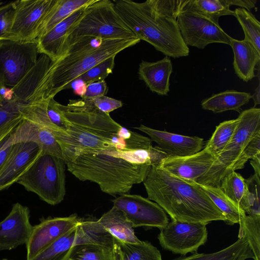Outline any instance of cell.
<instances>
[{"label": "cell", "instance_id": "cell-34", "mask_svg": "<svg viewBox=\"0 0 260 260\" xmlns=\"http://www.w3.org/2000/svg\"><path fill=\"white\" fill-rule=\"evenodd\" d=\"M118 243L121 260H162L159 250L147 241L139 244Z\"/></svg>", "mask_w": 260, "mask_h": 260}, {"label": "cell", "instance_id": "cell-42", "mask_svg": "<svg viewBox=\"0 0 260 260\" xmlns=\"http://www.w3.org/2000/svg\"><path fill=\"white\" fill-rule=\"evenodd\" d=\"M260 155V132L252 138L246 146L239 161V170L244 167L246 162Z\"/></svg>", "mask_w": 260, "mask_h": 260}, {"label": "cell", "instance_id": "cell-45", "mask_svg": "<svg viewBox=\"0 0 260 260\" xmlns=\"http://www.w3.org/2000/svg\"><path fill=\"white\" fill-rule=\"evenodd\" d=\"M13 145L10 135L0 143V169L7 159Z\"/></svg>", "mask_w": 260, "mask_h": 260}, {"label": "cell", "instance_id": "cell-23", "mask_svg": "<svg viewBox=\"0 0 260 260\" xmlns=\"http://www.w3.org/2000/svg\"><path fill=\"white\" fill-rule=\"evenodd\" d=\"M173 71L172 61L166 56L153 62L142 61L139 64V78L150 90L158 95H167L170 91V78Z\"/></svg>", "mask_w": 260, "mask_h": 260}, {"label": "cell", "instance_id": "cell-35", "mask_svg": "<svg viewBox=\"0 0 260 260\" xmlns=\"http://www.w3.org/2000/svg\"><path fill=\"white\" fill-rule=\"evenodd\" d=\"M239 122L235 119L226 120L216 127L211 137L204 147L215 156L219 154L230 142Z\"/></svg>", "mask_w": 260, "mask_h": 260}, {"label": "cell", "instance_id": "cell-46", "mask_svg": "<svg viewBox=\"0 0 260 260\" xmlns=\"http://www.w3.org/2000/svg\"><path fill=\"white\" fill-rule=\"evenodd\" d=\"M22 119L21 117H19L0 128V143L11 134Z\"/></svg>", "mask_w": 260, "mask_h": 260}, {"label": "cell", "instance_id": "cell-10", "mask_svg": "<svg viewBox=\"0 0 260 260\" xmlns=\"http://www.w3.org/2000/svg\"><path fill=\"white\" fill-rule=\"evenodd\" d=\"M115 239L96 220L81 219L80 223L30 260H64L71 248L82 243L113 242Z\"/></svg>", "mask_w": 260, "mask_h": 260}, {"label": "cell", "instance_id": "cell-9", "mask_svg": "<svg viewBox=\"0 0 260 260\" xmlns=\"http://www.w3.org/2000/svg\"><path fill=\"white\" fill-rule=\"evenodd\" d=\"M38 54L36 40L0 41V88L17 85L36 65Z\"/></svg>", "mask_w": 260, "mask_h": 260}, {"label": "cell", "instance_id": "cell-24", "mask_svg": "<svg viewBox=\"0 0 260 260\" xmlns=\"http://www.w3.org/2000/svg\"><path fill=\"white\" fill-rule=\"evenodd\" d=\"M219 188L248 215H260V205L255 202L245 179L240 174L232 171L225 175Z\"/></svg>", "mask_w": 260, "mask_h": 260}, {"label": "cell", "instance_id": "cell-32", "mask_svg": "<svg viewBox=\"0 0 260 260\" xmlns=\"http://www.w3.org/2000/svg\"><path fill=\"white\" fill-rule=\"evenodd\" d=\"M226 0H184L180 12H190L216 20L221 16H234Z\"/></svg>", "mask_w": 260, "mask_h": 260}, {"label": "cell", "instance_id": "cell-36", "mask_svg": "<svg viewBox=\"0 0 260 260\" xmlns=\"http://www.w3.org/2000/svg\"><path fill=\"white\" fill-rule=\"evenodd\" d=\"M234 16L242 26L244 33V40L249 42L260 53V23L250 11L241 8H236Z\"/></svg>", "mask_w": 260, "mask_h": 260}, {"label": "cell", "instance_id": "cell-13", "mask_svg": "<svg viewBox=\"0 0 260 260\" xmlns=\"http://www.w3.org/2000/svg\"><path fill=\"white\" fill-rule=\"evenodd\" d=\"M113 206L122 211L134 228H165L169 218L155 202L137 194H123L112 200Z\"/></svg>", "mask_w": 260, "mask_h": 260}, {"label": "cell", "instance_id": "cell-8", "mask_svg": "<svg viewBox=\"0 0 260 260\" xmlns=\"http://www.w3.org/2000/svg\"><path fill=\"white\" fill-rule=\"evenodd\" d=\"M59 143L66 164L78 155L96 150H130L128 138L117 133L99 132L83 128L70 123L66 132L54 135Z\"/></svg>", "mask_w": 260, "mask_h": 260}, {"label": "cell", "instance_id": "cell-33", "mask_svg": "<svg viewBox=\"0 0 260 260\" xmlns=\"http://www.w3.org/2000/svg\"><path fill=\"white\" fill-rule=\"evenodd\" d=\"M10 89L11 93L4 96L0 103V128L21 117L19 105L26 103L29 97L28 93L21 85L17 84Z\"/></svg>", "mask_w": 260, "mask_h": 260}, {"label": "cell", "instance_id": "cell-19", "mask_svg": "<svg viewBox=\"0 0 260 260\" xmlns=\"http://www.w3.org/2000/svg\"><path fill=\"white\" fill-rule=\"evenodd\" d=\"M135 128L147 134L160 149L171 157H182L195 154L203 149L204 140L197 136H187L155 129L141 124Z\"/></svg>", "mask_w": 260, "mask_h": 260}, {"label": "cell", "instance_id": "cell-20", "mask_svg": "<svg viewBox=\"0 0 260 260\" xmlns=\"http://www.w3.org/2000/svg\"><path fill=\"white\" fill-rule=\"evenodd\" d=\"M214 159L215 156L204 148L188 156H167L159 166L176 176L197 182L208 171Z\"/></svg>", "mask_w": 260, "mask_h": 260}, {"label": "cell", "instance_id": "cell-27", "mask_svg": "<svg viewBox=\"0 0 260 260\" xmlns=\"http://www.w3.org/2000/svg\"><path fill=\"white\" fill-rule=\"evenodd\" d=\"M64 260H121L117 240L112 243H82L73 246Z\"/></svg>", "mask_w": 260, "mask_h": 260}, {"label": "cell", "instance_id": "cell-7", "mask_svg": "<svg viewBox=\"0 0 260 260\" xmlns=\"http://www.w3.org/2000/svg\"><path fill=\"white\" fill-rule=\"evenodd\" d=\"M66 162L63 158L42 154L17 183L51 205H56L66 194Z\"/></svg>", "mask_w": 260, "mask_h": 260}, {"label": "cell", "instance_id": "cell-39", "mask_svg": "<svg viewBox=\"0 0 260 260\" xmlns=\"http://www.w3.org/2000/svg\"><path fill=\"white\" fill-rule=\"evenodd\" d=\"M16 12V1L0 7V41L9 40Z\"/></svg>", "mask_w": 260, "mask_h": 260}, {"label": "cell", "instance_id": "cell-29", "mask_svg": "<svg viewBox=\"0 0 260 260\" xmlns=\"http://www.w3.org/2000/svg\"><path fill=\"white\" fill-rule=\"evenodd\" d=\"M95 0H54L38 28L37 38L51 29L74 11L84 8Z\"/></svg>", "mask_w": 260, "mask_h": 260}, {"label": "cell", "instance_id": "cell-17", "mask_svg": "<svg viewBox=\"0 0 260 260\" xmlns=\"http://www.w3.org/2000/svg\"><path fill=\"white\" fill-rule=\"evenodd\" d=\"M42 154V150L34 142H24L13 144L0 169V191L17 182Z\"/></svg>", "mask_w": 260, "mask_h": 260}, {"label": "cell", "instance_id": "cell-28", "mask_svg": "<svg viewBox=\"0 0 260 260\" xmlns=\"http://www.w3.org/2000/svg\"><path fill=\"white\" fill-rule=\"evenodd\" d=\"M254 255L246 237L239 233L238 239L229 246L209 253L195 252L188 256H181L171 260H246Z\"/></svg>", "mask_w": 260, "mask_h": 260}, {"label": "cell", "instance_id": "cell-48", "mask_svg": "<svg viewBox=\"0 0 260 260\" xmlns=\"http://www.w3.org/2000/svg\"><path fill=\"white\" fill-rule=\"evenodd\" d=\"M250 160V163L254 171V174L260 177V155Z\"/></svg>", "mask_w": 260, "mask_h": 260}, {"label": "cell", "instance_id": "cell-15", "mask_svg": "<svg viewBox=\"0 0 260 260\" xmlns=\"http://www.w3.org/2000/svg\"><path fill=\"white\" fill-rule=\"evenodd\" d=\"M53 1H16V12L9 40H36L39 26Z\"/></svg>", "mask_w": 260, "mask_h": 260}, {"label": "cell", "instance_id": "cell-12", "mask_svg": "<svg viewBox=\"0 0 260 260\" xmlns=\"http://www.w3.org/2000/svg\"><path fill=\"white\" fill-rule=\"evenodd\" d=\"M207 224L172 220L160 230L157 236L161 247L174 254L185 256L197 252L207 241Z\"/></svg>", "mask_w": 260, "mask_h": 260}, {"label": "cell", "instance_id": "cell-37", "mask_svg": "<svg viewBox=\"0 0 260 260\" xmlns=\"http://www.w3.org/2000/svg\"><path fill=\"white\" fill-rule=\"evenodd\" d=\"M239 233L247 239L254 260H260V215H246L239 223Z\"/></svg>", "mask_w": 260, "mask_h": 260}, {"label": "cell", "instance_id": "cell-49", "mask_svg": "<svg viewBox=\"0 0 260 260\" xmlns=\"http://www.w3.org/2000/svg\"><path fill=\"white\" fill-rule=\"evenodd\" d=\"M260 86L258 84V86L255 90L254 93L251 95V98L253 99L254 102V107L256 105L260 104Z\"/></svg>", "mask_w": 260, "mask_h": 260}, {"label": "cell", "instance_id": "cell-16", "mask_svg": "<svg viewBox=\"0 0 260 260\" xmlns=\"http://www.w3.org/2000/svg\"><path fill=\"white\" fill-rule=\"evenodd\" d=\"M81 219L75 214L63 217L48 218L33 226L26 243V260H30L68 232Z\"/></svg>", "mask_w": 260, "mask_h": 260}, {"label": "cell", "instance_id": "cell-3", "mask_svg": "<svg viewBox=\"0 0 260 260\" xmlns=\"http://www.w3.org/2000/svg\"><path fill=\"white\" fill-rule=\"evenodd\" d=\"M66 165L77 179L96 183L102 191L112 196L125 194L134 184L143 182L152 166L130 161L117 150H92Z\"/></svg>", "mask_w": 260, "mask_h": 260}, {"label": "cell", "instance_id": "cell-31", "mask_svg": "<svg viewBox=\"0 0 260 260\" xmlns=\"http://www.w3.org/2000/svg\"><path fill=\"white\" fill-rule=\"evenodd\" d=\"M216 206L223 214L225 223L233 225L239 223L246 215L245 212L219 188L200 184Z\"/></svg>", "mask_w": 260, "mask_h": 260}, {"label": "cell", "instance_id": "cell-2", "mask_svg": "<svg viewBox=\"0 0 260 260\" xmlns=\"http://www.w3.org/2000/svg\"><path fill=\"white\" fill-rule=\"evenodd\" d=\"M148 199L157 203L172 220L207 224L225 221L222 212L195 181L182 179L153 165L143 181Z\"/></svg>", "mask_w": 260, "mask_h": 260}, {"label": "cell", "instance_id": "cell-50", "mask_svg": "<svg viewBox=\"0 0 260 260\" xmlns=\"http://www.w3.org/2000/svg\"><path fill=\"white\" fill-rule=\"evenodd\" d=\"M3 99V96L2 95V94L0 93V103L2 101Z\"/></svg>", "mask_w": 260, "mask_h": 260}, {"label": "cell", "instance_id": "cell-21", "mask_svg": "<svg viewBox=\"0 0 260 260\" xmlns=\"http://www.w3.org/2000/svg\"><path fill=\"white\" fill-rule=\"evenodd\" d=\"M85 7L74 11L51 29L38 37L36 40L39 53L46 55L51 61L59 58L66 50L71 29L82 17Z\"/></svg>", "mask_w": 260, "mask_h": 260}, {"label": "cell", "instance_id": "cell-22", "mask_svg": "<svg viewBox=\"0 0 260 260\" xmlns=\"http://www.w3.org/2000/svg\"><path fill=\"white\" fill-rule=\"evenodd\" d=\"M10 137L13 144L34 142L39 146L42 154H50L63 158L61 147L54 135L48 130L29 121L22 119Z\"/></svg>", "mask_w": 260, "mask_h": 260}, {"label": "cell", "instance_id": "cell-14", "mask_svg": "<svg viewBox=\"0 0 260 260\" xmlns=\"http://www.w3.org/2000/svg\"><path fill=\"white\" fill-rule=\"evenodd\" d=\"M58 107L69 123L83 128L117 133L122 127L109 113L100 110L89 100H71L67 105L58 103Z\"/></svg>", "mask_w": 260, "mask_h": 260}, {"label": "cell", "instance_id": "cell-1", "mask_svg": "<svg viewBox=\"0 0 260 260\" xmlns=\"http://www.w3.org/2000/svg\"><path fill=\"white\" fill-rule=\"evenodd\" d=\"M138 38H78L68 42L62 55L51 61L45 75L27 103L48 101L71 87L81 75L98 63L140 42Z\"/></svg>", "mask_w": 260, "mask_h": 260}, {"label": "cell", "instance_id": "cell-25", "mask_svg": "<svg viewBox=\"0 0 260 260\" xmlns=\"http://www.w3.org/2000/svg\"><path fill=\"white\" fill-rule=\"evenodd\" d=\"M234 53L233 67L235 74L248 82L255 76L256 67L259 66L260 53L248 41L232 39L230 45Z\"/></svg>", "mask_w": 260, "mask_h": 260}, {"label": "cell", "instance_id": "cell-30", "mask_svg": "<svg viewBox=\"0 0 260 260\" xmlns=\"http://www.w3.org/2000/svg\"><path fill=\"white\" fill-rule=\"evenodd\" d=\"M251 99L249 92L238 91L234 89L226 90L202 101L204 110L211 111L214 113L233 110L241 112V107L248 103Z\"/></svg>", "mask_w": 260, "mask_h": 260}, {"label": "cell", "instance_id": "cell-51", "mask_svg": "<svg viewBox=\"0 0 260 260\" xmlns=\"http://www.w3.org/2000/svg\"><path fill=\"white\" fill-rule=\"evenodd\" d=\"M2 260H8V259H2Z\"/></svg>", "mask_w": 260, "mask_h": 260}, {"label": "cell", "instance_id": "cell-40", "mask_svg": "<svg viewBox=\"0 0 260 260\" xmlns=\"http://www.w3.org/2000/svg\"><path fill=\"white\" fill-rule=\"evenodd\" d=\"M157 13L177 19L184 0H148Z\"/></svg>", "mask_w": 260, "mask_h": 260}, {"label": "cell", "instance_id": "cell-18", "mask_svg": "<svg viewBox=\"0 0 260 260\" xmlns=\"http://www.w3.org/2000/svg\"><path fill=\"white\" fill-rule=\"evenodd\" d=\"M29 210L16 203L9 214L0 222V250H11L26 244L33 226L30 222Z\"/></svg>", "mask_w": 260, "mask_h": 260}, {"label": "cell", "instance_id": "cell-6", "mask_svg": "<svg viewBox=\"0 0 260 260\" xmlns=\"http://www.w3.org/2000/svg\"><path fill=\"white\" fill-rule=\"evenodd\" d=\"M82 37L138 38L110 0H95L85 8L82 17L69 34L67 45L69 42Z\"/></svg>", "mask_w": 260, "mask_h": 260}, {"label": "cell", "instance_id": "cell-11", "mask_svg": "<svg viewBox=\"0 0 260 260\" xmlns=\"http://www.w3.org/2000/svg\"><path fill=\"white\" fill-rule=\"evenodd\" d=\"M177 21L187 46L204 49L215 43L230 45L233 39L221 27L218 20L190 12H180Z\"/></svg>", "mask_w": 260, "mask_h": 260}, {"label": "cell", "instance_id": "cell-26", "mask_svg": "<svg viewBox=\"0 0 260 260\" xmlns=\"http://www.w3.org/2000/svg\"><path fill=\"white\" fill-rule=\"evenodd\" d=\"M97 221L100 226L119 242L139 244L134 228L124 213L113 206Z\"/></svg>", "mask_w": 260, "mask_h": 260}, {"label": "cell", "instance_id": "cell-38", "mask_svg": "<svg viewBox=\"0 0 260 260\" xmlns=\"http://www.w3.org/2000/svg\"><path fill=\"white\" fill-rule=\"evenodd\" d=\"M115 57H110L98 63L81 75L76 81H81L85 85L93 82L104 81L113 72Z\"/></svg>", "mask_w": 260, "mask_h": 260}, {"label": "cell", "instance_id": "cell-47", "mask_svg": "<svg viewBox=\"0 0 260 260\" xmlns=\"http://www.w3.org/2000/svg\"><path fill=\"white\" fill-rule=\"evenodd\" d=\"M230 6L234 5L248 11L255 7L257 1L255 0H226Z\"/></svg>", "mask_w": 260, "mask_h": 260}, {"label": "cell", "instance_id": "cell-5", "mask_svg": "<svg viewBox=\"0 0 260 260\" xmlns=\"http://www.w3.org/2000/svg\"><path fill=\"white\" fill-rule=\"evenodd\" d=\"M239 122L230 142L215 156L208 171L196 182L199 184L219 187L221 179L232 171L239 170V161L247 144L260 132V109L253 107L242 111Z\"/></svg>", "mask_w": 260, "mask_h": 260}, {"label": "cell", "instance_id": "cell-41", "mask_svg": "<svg viewBox=\"0 0 260 260\" xmlns=\"http://www.w3.org/2000/svg\"><path fill=\"white\" fill-rule=\"evenodd\" d=\"M58 103L51 98L47 106V114L50 122L58 129L66 132L70 123L65 119L58 107Z\"/></svg>", "mask_w": 260, "mask_h": 260}, {"label": "cell", "instance_id": "cell-44", "mask_svg": "<svg viewBox=\"0 0 260 260\" xmlns=\"http://www.w3.org/2000/svg\"><path fill=\"white\" fill-rule=\"evenodd\" d=\"M108 91V87L104 81L93 82L85 85L81 97L83 100H90L96 97L105 95Z\"/></svg>", "mask_w": 260, "mask_h": 260}, {"label": "cell", "instance_id": "cell-4", "mask_svg": "<svg viewBox=\"0 0 260 260\" xmlns=\"http://www.w3.org/2000/svg\"><path fill=\"white\" fill-rule=\"evenodd\" d=\"M113 3L119 15L140 40L149 43L169 57L188 55L189 48L183 40L177 19L157 13L148 0L141 3L118 0Z\"/></svg>", "mask_w": 260, "mask_h": 260}, {"label": "cell", "instance_id": "cell-43", "mask_svg": "<svg viewBox=\"0 0 260 260\" xmlns=\"http://www.w3.org/2000/svg\"><path fill=\"white\" fill-rule=\"evenodd\" d=\"M101 111L109 113L122 106L121 101L103 95L89 100Z\"/></svg>", "mask_w": 260, "mask_h": 260}]
</instances>
